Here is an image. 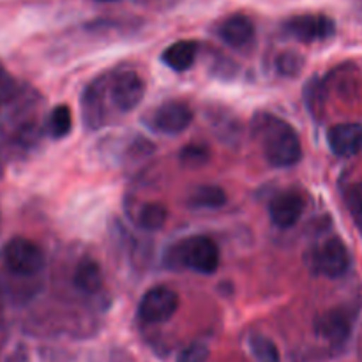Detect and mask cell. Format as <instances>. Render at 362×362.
<instances>
[{
    "instance_id": "6da1fadb",
    "label": "cell",
    "mask_w": 362,
    "mask_h": 362,
    "mask_svg": "<svg viewBox=\"0 0 362 362\" xmlns=\"http://www.w3.org/2000/svg\"><path fill=\"white\" fill-rule=\"evenodd\" d=\"M253 133L265 159L276 168H288L303 158L299 134L286 120L262 112L253 119Z\"/></svg>"
},
{
    "instance_id": "7a4b0ae2",
    "label": "cell",
    "mask_w": 362,
    "mask_h": 362,
    "mask_svg": "<svg viewBox=\"0 0 362 362\" xmlns=\"http://www.w3.org/2000/svg\"><path fill=\"white\" fill-rule=\"evenodd\" d=\"M168 264L200 274H214L219 267V247L209 237H189L168 251Z\"/></svg>"
},
{
    "instance_id": "3957f363",
    "label": "cell",
    "mask_w": 362,
    "mask_h": 362,
    "mask_svg": "<svg viewBox=\"0 0 362 362\" xmlns=\"http://www.w3.org/2000/svg\"><path fill=\"white\" fill-rule=\"evenodd\" d=\"M4 260L9 271L18 276H34L45 267V255L41 247L23 237H14L7 243Z\"/></svg>"
},
{
    "instance_id": "277c9868",
    "label": "cell",
    "mask_w": 362,
    "mask_h": 362,
    "mask_svg": "<svg viewBox=\"0 0 362 362\" xmlns=\"http://www.w3.org/2000/svg\"><path fill=\"white\" fill-rule=\"evenodd\" d=\"M179 296L168 286H154L141 297L138 315L145 324H163L179 310Z\"/></svg>"
},
{
    "instance_id": "5b68a950",
    "label": "cell",
    "mask_w": 362,
    "mask_h": 362,
    "mask_svg": "<svg viewBox=\"0 0 362 362\" xmlns=\"http://www.w3.org/2000/svg\"><path fill=\"white\" fill-rule=\"evenodd\" d=\"M191 120H193L191 106L184 101L172 99V101L163 103L158 108L152 110L147 122L148 127L158 133L179 134L189 127Z\"/></svg>"
},
{
    "instance_id": "8992f818",
    "label": "cell",
    "mask_w": 362,
    "mask_h": 362,
    "mask_svg": "<svg viewBox=\"0 0 362 362\" xmlns=\"http://www.w3.org/2000/svg\"><path fill=\"white\" fill-rule=\"evenodd\" d=\"M108 95L119 112H133L145 95V81L134 71H120L110 81Z\"/></svg>"
},
{
    "instance_id": "52a82bcc",
    "label": "cell",
    "mask_w": 362,
    "mask_h": 362,
    "mask_svg": "<svg viewBox=\"0 0 362 362\" xmlns=\"http://www.w3.org/2000/svg\"><path fill=\"white\" fill-rule=\"evenodd\" d=\"M286 30L303 42H317L334 35L336 27L325 14H300L286 23Z\"/></svg>"
},
{
    "instance_id": "ba28073f",
    "label": "cell",
    "mask_w": 362,
    "mask_h": 362,
    "mask_svg": "<svg viewBox=\"0 0 362 362\" xmlns=\"http://www.w3.org/2000/svg\"><path fill=\"white\" fill-rule=\"evenodd\" d=\"M315 265L327 278H339L350 267V255L339 237L325 240L315 255Z\"/></svg>"
},
{
    "instance_id": "9c48e42d",
    "label": "cell",
    "mask_w": 362,
    "mask_h": 362,
    "mask_svg": "<svg viewBox=\"0 0 362 362\" xmlns=\"http://www.w3.org/2000/svg\"><path fill=\"white\" fill-rule=\"evenodd\" d=\"M304 207V198L297 191H283L269 204V218L278 228H292L303 216Z\"/></svg>"
},
{
    "instance_id": "30bf717a",
    "label": "cell",
    "mask_w": 362,
    "mask_h": 362,
    "mask_svg": "<svg viewBox=\"0 0 362 362\" xmlns=\"http://www.w3.org/2000/svg\"><path fill=\"white\" fill-rule=\"evenodd\" d=\"M327 144L339 158H352L362 152V124H336L327 131Z\"/></svg>"
},
{
    "instance_id": "8fae6325",
    "label": "cell",
    "mask_w": 362,
    "mask_h": 362,
    "mask_svg": "<svg viewBox=\"0 0 362 362\" xmlns=\"http://www.w3.org/2000/svg\"><path fill=\"white\" fill-rule=\"evenodd\" d=\"M106 95H108V88L105 87V81L95 80L81 98V115L90 129H99L105 126Z\"/></svg>"
},
{
    "instance_id": "7c38bea8",
    "label": "cell",
    "mask_w": 362,
    "mask_h": 362,
    "mask_svg": "<svg viewBox=\"0 0 362 362\" xmlns=\"http://www.w3.org/2000/svg\"><path fill=\"white\" fill-rule=\"evenodd\" d=\"M350 329H352V320L343 310L329 311L317 320L318 336L327 339L329 343H334V345L346 341Z\"/></svg>"
},
{
    "instance_id": "4fadbf2b",
    "label": "cell",
    "mask_w": 362,
    "mask_h": 362,
    "mask_svg": "<svg viewBox=\"0 0 362 362\" xmlns=\"http://www.w3.org/2000/svg\"><path fill=\"white\" fill-rule=\"evenodd\" d=\"M218 34L223 41L233 48H243L250 45L255 35V25L244 14H233L228 16L218 28Z\"/></svg>"
},
{
    "instance_id": "5bb4252c",
    "label": "cell",
    "mask_w": 362,
    "mask_h": 362,
    "mask_svg": "<svg viewBox=\"0 0 362 362\" xmlns=\"http://www.w3.org/2000/svg\"><path fill=\"white\" fill-rule=\"evenodd\" d=\"M198 46L193 41H177L163 52V62L173 71H186L197 59Z\"/></svg>"
},
{
    "instance_id": "9a60e30c",
    "label": "cell",
    "mask_w": 362,
    "mask_h": 362,
    "mask_svg": "<svg viewBox=\"0 0 362 362\" xmlns=\"http://www.w3.org/2000/svg\"><path fill=\"white\" fill-rule=\"evenodd\" d=\"M74 285L85 293H95L103 286L101 267L94 260H83L74 272Z\"/></svg>"
},
{
    "instance_id": "2e32d148",
    "label": "cell",
    "mask_w": 362,
    "mask_h": 362,
    "mask_svg": "<svg viewBox=\"0 0 362 362\" xmlns=\"http://www.w3.org/2000/svg\"><path fill=\"white\" fill-rule=\"evenodd\" d=\"M166 219H168V211L163 204L152 202V204L141 205L138 211V226L145 232H158L165 226Z\"/></svg>"
},
{
    "instance_id": "e0dca14e",
    "label": "cell",
    "mask_w": 362,
    "mask_h": 362,
    "mask_svg": "<svg viewBox=\"0 0 362 362\" xmlns=\"http://www.w3.org/2000/svg\"><path fill=\"white\" fill-rule=\"evenodd\" d=\"M226 202V194L218 186H200L189 197V204L200 209H218Z\"/></svg>"
},
{
    "instance_id": "ac0fdd59",
    "label": "cell",
    "mask_w": 362,
    "mask_h": 362,
    "mask_svg": "<svg viewBox=\"0 0 362 362\" xmlns=\"http://www.w3.org/2000/svg\"><path fill=\"white\" fill-rule=\"evenodd\" d=\"M71 129H73V115H71L69 106L60 105L53 108L48 119V133L55 140H60V138H66Z\"/></svg>"
},
{
    "instance_id": "d6986e66",
    "label": "cell",
    "mask_w": 362,
    "mask_h": 362,
    "mask_svg": "<svg viewBox=\"0 0 362 362\" xmlns=\"http://www.w3.org/2000/svg\"><path fill=\"white\" fill-rule=\"evenodd\" d=\"M250 349L257 362H281L279 359L278 346L267 336L255 334L250 339Z\"/></svg>"
},
{
    "instance_id": "ffe728a7",
    "label": "cell",
    "mask_w": 362,
    "mask_h": 362,
    "mask_svg": "<svg viewBox=\"0 0 362 362\" xmlns=\"http://www.w3.org/2000/svg\"><path fill=\"white\" fill-rule=\"evenodd\" d=\"M209 161V151L204 145H187L180 151V163L187 168H200Z\"/></svg>"
},
{
    "instance_id": "44dd1931",
    "label": "cell",
    "mask_w": 362,
    "mask_h": 362,
    "mask_svg": "<svg viewBox=\"0 0 362 362\" xmlns=\"http://www.w3.org/2000/svg\"><path fill=\"white\" fill-rule=\"evenodd\" d=\"M303 67V59L299 57V53L286 52L283 53L278 59V69L281 74H286V76H293L297 74Z\"/></svg>"
},
{
    "instance_id": "7402d4cb",
    "label": "cell",
    "mask_w": 362,
    "mask_h": 362,
    "mask_svg": "<svg viewBox=\"0 0 362 362\" xmlns=\"http://www.w3.org/2000/svg\"><path fill=\"white\" fill-rule=\"evenodd\" d=\"M209 349L202 343H193L179 354L177 362H207Z\"/></svg>"
},
{
    "instance_id": "603a6c76",
    "label": "cell",
    "mask_w": 362,
    "mask_h": 362,
    "mask_svg": "<svg viewBox=\"0 0 362 362\" xmlns=\"http://www.w3.org/2000/svg\"><path fill=\"white\" fill-rule=\"evenodd\" d=\"M346 205L350 209V214L356 219L362 218V182L356 184L346 193Z\"/></svg>"
},
{
    "instance_id": "cb8c5ba5",
    "label": "cell",
    "mask_w": 362,
    "mask_h": 362,
    "mask_svg": "<svg viewBox=\"0 0 362 362\" xmlns=\"http://www.w3.org/2000/svg\"><path fill=\"white\" fill-rule=\"evenodd\" d=\"M4 306V292H2V286H0V310Z\"/></svg>"
},
{
    "instance_id": "d4e9b609",
    "label": "cell",
    "mask_w": 362,
    "mask_h": 362,
    "mask_svg": "<svg viewBox=\"0 0 362 362\" xmlns=\"http://www.w3.org/2000/svg\"><path fill=\"white\" fill-rule=\"evenodd\" d=\"M356 223H357V226H359V230L362 232V218L361 219H356Z\"/></svg>"
}]
</instances>
